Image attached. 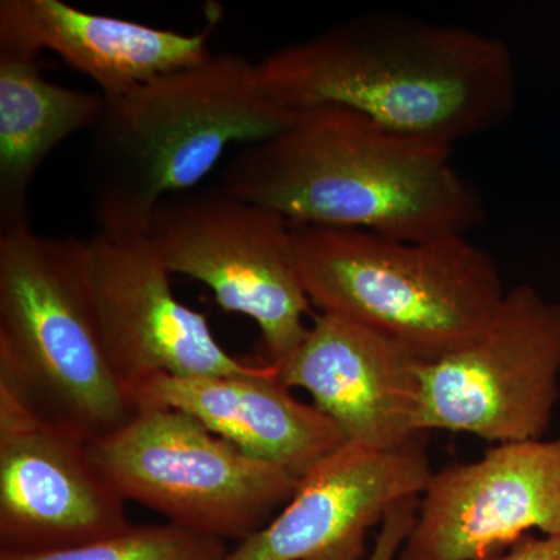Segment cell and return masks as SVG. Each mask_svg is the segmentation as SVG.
I'll return each mask as SVG.
<instances>
[{"mask_svg":"<svg viewBox=\"0 0 560 560\" xmlns=\"http://www.w3.org/2000/svg\"><path fill=\"white\" fill-rule=\"evenodd\" d=\"M132 396L139 407L187 412L246 455L300 478L348 442L334 420L291 394L272 364L246 377L150 375L132 386Z\"/></svg>","mask_w":560,"mask_h":560,"instance_id":"14","label":"cell"},{"mask_svg":"<svg viewBox=\"0 0 560 560\" xmlns=\"http://www.w3.org/2000/svg\"><path fill=\"white\" fill-rule=\"evenodd\" d=\"M105 108L101 92L44 79L36 55L0 49V231L31 223L40 165L66 139L91 131Z\"/></svg>","mask_w":560,"mask_h":560,"instance_id":"16","label":"cell"},{"mask_svg":"<svg viewBox=\"0 0 560 560\" xmlns=\"http://www.w3.org/2000/svg\"><path fill=\"white\" fill-rule=\"evenodd\" d=\"M224 541L180 526H128L105 539L40 552L0 551V560H224Z\"/></svg>","mask_w":560,"mask_h":560,"instance_id":"17","label":"cell"},{"mask_svg":"<svg viewBox=\"0 0 560 560\" xmlns=\"http://www.w3.org/2000/svg\"><path fill=\"white\" fill-rule=\"evenodd\" d=\"M149 234L168 271L205 283L223 311L259 326L267 363L278 366L300 346L312 302L289 221L220 187H197L164 198Z\"/></svg>","mask_w":560,"mask_h":560,"instance_id":"7","label":"cell"},{"mask_svg":"<svg viewBox=\"0 0 560 560\" xmlns=\"http://www.w3.org/2000/svg\"><path fill=\"white\" fill-rule=\"evenodd\" d=\"M84 243V275L103 346L131 389L150 375L246 377L270 363L232 357L213 337L208 316L173 293L171 275L149 230L97 228Z\"/></svg>","mask_w":560,"mask_h":560,"instance_id":"9","label":"cell"},{"mask_svg":"<svg viewBox=\"0 0 560 560\" xmlns=\"http://www.w3.org/2000/svg\"><path fill=\"white\" fill-rule=\"evenodd\" d=\"M481 560H560V534L541 537L526 534L503 551Z\"/></svg>","mask_w":560,"mask_h":560,"instance_id":"19","label":"cell"},{"mask_svg":"<svg viewBox=\"0 0 560 560\" xmlns=\"http://www.w3.org/2000/svg\"><path fill=\"white\" fill-rule=\"evenodd\" d=\"M0 394L86 442L139 410L103 346L83 241L0 231Z\"/></svg>","mask_w":560,"mask_h":560,"instance_id":"4","label":"cell"},{"mask_svg":"<svg viewBox=\"0 0 560 560\" xmlns=\"http://www.w3.org/2000/svg\"><path fill=\"white\" fill-rule=\"evenodd\" d=\"M451 154L355 110L320 106L291 113L282 130L243 147L219 187L294 226L430 241L467 235L485 220L481 195Z\"/></svg>","mask_w":560,"mask_h":560,"instance_id":"2","label":"cell"},{"mask_svg":"<svg viewBox=\"0 0 560 560\" xmlns=\"http://www.w3.org/2000/svg\"><path fill=\"white\" fill-rule=\"evenodd\" d=\"M290 119L261 88L256 62L235 51L106 101L91 130L97 228L149 230L156 206L197 189L232 143L253 145Z\"/></svg>","mask_w":560,"mask_h":560,"instance_id":"3","label":"cell"},{"mask_svg":"<svg viewBox=\"0 0 560 560\" xmlns=\"http://www.w3.org/2000/svg\"><path fill=\"white\" fill-rule=\"evenodd\" d=\"M280 108L337 106L452 149L510 119L517 75L508 44L394 11L360 14L256 62Z\"/></svg>","mask_w":560,"mask_h":560,"instance_id":"1","label":"cell"},{"mask_svg":"<svg viewBox=\"0 0 560 560\" xmlns=\"http://www.w3.org/2000/svg\"><path fill=\"white\" fill-rule=\"evenodd\" d=\"M425 441L423 434L390 451L346 442L301 478L278 517L224 560H366L370 529L429 485Z\"/></svg>","mask_w":560,"mask_h":560,"instance_id":"12","label":"cell"},{"mask_svg":"<svg viewBox=\"0 0 560 560\" xmlns=\"http://www.w3.org/2000/svg\"><path fill=\"white\" fill-rule=\"evenodd\" d=\"M128 526L88 442L0 394V551L66 550Z\"/></svg>","mask_w":560,"mask_h":560,"instance_id":"11","label":"cell"},{"mask_svg":"<svg viewBox=\"0 0 560 560\" xmlns=\"http://www.w3.org/2000/svg\"><path fill=\"white\" fill-rule=\"evenodd\" d=\"M419 499L400 501L383 518L374 547L366 560H396L405 540L410 536L418 515Z\"/></svg>","mask_w":560,"mask_h":560,"instance_id":"18","label":"cell"},{"mask_svg":"<svg viewBox=\"0 0 560 560\" xmlns=\"http://www.w3.org/2000/svg\"><path fill=\"white\" fill-rule=\"evenodd\" d=\"M125 501L217 539L253 536L289 503L301 478L246 455L187 412L140 405L120 429L88 442Z\"/></svg>","mask_w":560,"mask_h":560,"instance_id":"6","label":"cell"},{"mask_svg":"<svg viewBox=\"0 0 560 560\" xmlns=\"http://www.w3.org/2000/svg\"><path fill=\"white\" fill-rule=\"evenodd\" d=\"M212 27L195 35L86 13L61 0H2L0 49L55 51L116 101L167 73L208 60Z\"/></svg>","mask_w":560,"mask_h":560,"instance_id":"15","label":"cell"},{"mask_svg":"<svg viewBox=\"0 0 560 560\" xmlns=\"http://www.w3.org/2000/svg\"><path fill=\"white\" fill-rule=\"evenodd\" d=\"M560 302L530 285L506 291L485 330L423 361L419 427L493 444L541 440L560 397Z\"/></svg>","mask_w":560,"mask_h":560,"instance_id":"8","label":"cell"},{"mask_svg":"<svg viewBox=\"0 0 560 560\" xmlns=\"http://www.w3.org/2000/svg\"><path fill=\"white\" fill-rule=\"evenodd\" d=\"M293 243L302 285L320 313L381 331L422 361L477 338L508 291L495 259L466 235L397 241L293 224Z\"/></svg>","mask_w":560,"mask_h":560,"instance_id":"5","label":"cell"},{"mask_svg":"<svg viewBox=\"0 0 560 560\" xmlns=\"http://www.w3.org/2000/svg\"><path fill=\"white\" fill-rule=\"evenodd\" d=\"M560 534V438L493 444L431 474L397 560H481Z\"/></svg>","mask_w":560,"mask_h":560,"instance_id":"10","label":"cell"},{"mask_svg":"<svg viewBox=\"0 0 560 560\" xmlns=\"http://www.w3.org/2000/svg\"><path fill=\"white\" fill-rule=\"evenodd\" d=\"M422 363L381 331L319 312L300 346L275 368L289 388L311 394L350 444L390 451L423 436Z\"/></svg>","mask_w":560,"mask_h":560,"instance_id":"13","label":"cell"}]
</instances>
